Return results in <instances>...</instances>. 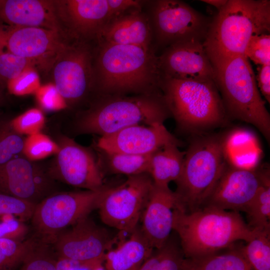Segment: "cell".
<instances>
[{"mask_svg": "<svg viewBox=\"0 0 270 270\" xmlns=\"http://www.w3.org/2000/svg\"><path fill=\"white\" fill-rule=\"evenodd\" d=\"M58 146L48 136L38 132L24 138L22 155L32 161L46 158L56 154Z\"/></svg>", "mask_w": 270, "mask_h": 270, "instance_id": "32", "label": "cell"}, {"mask_svg": "<svg viewBox=\"0 0 270 270\" xmlns=\"http://www.w3.org/2000/svg\"><path fill=\"white\" fill-rule=\"evenodd\" d=\"M171 143L179 146L182 144L164 124H137L100 136L96 147L110 153L146 155Z\"/></svg>", "mask_w": 270, "mask_h": 270, "instance_id": "17", "label": "cell"}, {"mask_svg": "<svg viewBox=\"0 0 270 270\" xmlns=\"http://www.w3.org/2000/svg\"><path fill=\"white\" fill-rule=\"evenodd\" d=\"M24 138L11 126L9 120H0V166L22 154Z\"/></svg>", "mask_w": 270, "mask_h": 270, "instance_id": "31", "label": "cell"}, {"mask_svg": "<svg viewBox=\"0 0 270 270\" xmlns=\"http://www.w3.org/2000/svg\"><path fill=\"white\" fill-rule=\"evenodd\" d=\"M110 21L123 15L128 10H139L140 2L134 0H107Z\"/></svg>", "mask_w": 270, "mask_h": 270, "instance_id": "40", "label": "cell"}, {"mask_svg": "<svg viewBox=\"0 0 270 270\" xmlns=\"http://www.w3.org/2000/svg\"><path fill=\"white\" fill-rule=\"evenodd\" d=\"M92 270H104V267H102V266H101Z\"/></svg>", "mask_w": 270, "mask_h": 270, "instance_id": "44", "label": "cell"}, {"mask_svg": "<svg viewBox=\"0 0 270 270\" xmlns=\"http://www.w3.org/2000/svg\"><path fill=\"white\" fill-rule=\"evenodd\" d=\"M152 19L158 42L169 46L184 41L203 42L212 20L177 0L156 1Z\"/></svg>", "mask_w": 270, "mask_h": 270, "instance_id": "12", "label": "cell"}, {"mask_svg": "<svg viewBox=\"0 0 270 270\" xmlns=\"http://www.w3.org/2000/svg\"><path fill=\"white\" fill-rule=\"evenodd\" d=\"M2 1V0H0V4L1 3Z\"/></svg>", "mask_w": 270, "mask_h": 270, "instance_id": "46", "label": "cell"}, {"mask_svg": "<svg viewBox=\"0 0 270 270\" xmlns=\"http://www.w3.org/2000/svg\"><path fill=\"white\" fill-rule=\"evenodd\" d=\"M200 1L215 6L218 11L226 4L228 0H202Z\"/></svg>", "mask_w": 270, "mask_h": 270, "instance_id": "43", "label": "cell"}, {"mask_svg": "<svg viewBox=\"0 0 270 270\" xmlns=\"http://www.w3.org/2000/svg\"><path fill=\"white\" fill-rule=\"evenodd\" d=\"M36 204L0 192V216H10L22 220L31 219Z\"/></svg>", "mask_w": 270, "mask_h": 270, "instance_id": "36", "label": "cell"}, {"mask_svg": "<svg viewBox=\"0 0 270 270\" xmlns=\"http://www.w3.org/2000/svg\"><path fill=\"white\" fill-rule=\"evenodd\" d=\"M176 204V194L169 186L154 184L140 218V229L154 249L160 248L170 237Z\"/></svg>", "mask_w": 270, "mask_h": 270, "instance_id": "19", "label": "cell"}, {"mask_svg": "<svg viewBox=\"0 0 270 270\" xmlns=\"http://www.w3.org/2000/svg\"><path fill=\"white\" fill-rule=\"evenodd\" d=\"M93 66L98 96L159 93L161 74L152 48L100 42Z\"/></svg>", "mask_w": 270, "mask_h": 270, "instance_id": "1", "label": "cell"}, {"mask_svg": "<svg viewBox=\"0 0 270 270\" xmlns=\"http://www.w3.org/2000/svg\"><path fill=\"white\" fill-rule=\"evenodd\" d=\"M8 120L16 132L28 136L40 132L45 123L42 112L36 108L30 109Z\"/></svg>", "mask_w": 270, "mask_h": 270, "instance_id": "33", "label": "cell"}, {"mask_svg": "<svg viewBox=\"0 0 270 270\" xmlns=\"http://www.w3.org/2000/svg\"><path fill=\"white\" fill-rule=\"evenodd\" d=\"M179 146L168 144L152 154L149 174L154 185L168 186L170 182H176L180 178L186 151H180Z\"/></svg>", "mask_w": 270, "mask_h": 270, "instance_id": "24", "label": "cell"}, {"mask_svg": "<svg viewBox=\"0 0 270 270\" xmlns=\"http://www.w3.org/2000/svg\"><path fill=\"white\" fill-rule=\"evenodd\" d=\"M38 64L35 62L2 50L0 45V79L6 82L17 77L24 70Z\"/></svg>", "mask_w": 270, "mask_h": 270, "instance_id": "34", "label": "cell"}, {"mask_svg": "<svg viewBox=\"0 0 270 270\" xmlns=\"http://www.w3.org/2000/svg\"><path fill=\"white\" fill-rule=\"evenodd\" d=\"M210 62L214 81L228 118L253 125L269 142L270 115L248 59L236 56Z\"/></svg>", "mask_w": 270, "mask_h": 270, "instance_id": "6", "label": "cell"}, {"mask_svg": "<svg viewBox=\"0 0 270 270\" xmlns=\"http://www.w3.org/2000/svg\"><path fill=\"white\" fill-rule=\"evenodd\" d=\"M97 158L101 170L106 174L128 176L149 174L151 154L133 155L110 153L96 148Z\"/></svg>", "mask_w": 270, "mask_h": 270, "instance_id": "26", "label": "cell"}, {"mask_svg": "<svg viewBox=\"0 0 270 270\" xmlns=\"http://www.w3.org/2000/svg\"><path fill=\"white\" fill-rule=\"evenodd\" d=\"M130 237L106 254L105 270H138L154 248L138 226Z\"/></svg>", "mask_w": 270, "mask_h": 270, "instance_id": "23", "label": "cell"}, {"mask_svg": "<svg viewBox=\"0 0 270 270\" xmlns=\"http://www.w3.org/2000/svg\"><path fill=\"white\" fill-rule=\"evenodd\" d=\"M97 36L100 42L151 48L152 30L147 16L136 10L110 21Z\"/></svg>", "mask_w": 270, "mask_h": 270, "instance_id": "22", "label": "cell"}, {"mask_svg": "<svg viewBox=\"0 0 270 270\" xmlns=\"http://www.w3.org/2000/svg\"><path fill=\"white\" fill-rule=\"evenodd\" d=\"M225 146V138L220 134L200 136L192 140L176 182L178 208L190 212L204 206L228 165Z\"/></svg>", "mask_w": 270, "mask_h": 270, "instance_id": "7", "label": "cell"}, {"mask_svg": "<svg viewBox=\"0 0 270 270\" xmlns=\"http://www.w3.org/2000/svg\"><path fill=\"white\" fill-rule=\"evenodd\" d=\"M54 180L48 169L23 155L0 166V192L36 204L55 192Z\"/></svg>", "mask_w": 270, "mask_h": 270, "instance_id": "14", "label": "cell"}, {"mask_svg": "<svg viewBox=\"0 0 270 270\" xmlns=\"http://www.w3.org/2000/svg\"><path fill=\"white\" fill-rule=\"evenodd\" d=\"M106 186L98 191L55 192L37 204L31 219L42 242H54L64 229L88 216L98 208Z\"/></svg>", "mask_w": 270, "mask_h": 270, "instance_id": "8", "label": "cell"}, {"mask_svg": "<svg viewBox=\"0 0 270 270\" xmlns=\"http://www.w3.org/2000/svg\"><path fill=\"white\" fill-rule=\"evenodd\" d=\"M1 98H2V94L0 90V100L1 99Z\"/></svg>", "mask_w": 270, "mask_h": 270, "instance_id": "45", "label": "cell"}, {"mask_svg": "<svg viewBox=\"0 0 270 270\" xmlns=\"http://www.w3.org/2000/svg\"><path fill=\"white\" fill-rule=\"evenodd\" d=\"M46 248L42 243H36L20 270H58L57 260L50 254Z\"/></svg>", "mask_w": 270, "mask_h": 270, "instance_id": "38", "label": "cell"}, {"mask_svg": "<svg viewBox=\"0 0 270 270\" xmlns=\"http://www.w3.org/2000/svg\"><path fill=\"white\" fill-rule=\"evenodd\" d=\"M268 183V170L228 165L203 206L244 212L259 189Z\"/></svg>", "mask_w": 270, "mask_h": 270, "instance_id": "13", "label": "cell"}, {"mask_svg": "<svg viewBox=\"0 0 270 270\" xmlns=\"http://www.w3.org/2000/svg\"><path fill=\"white\" fill-rule=\"evenodd\" d=\"M252 230L242 252L253 270H270V230Z\"/></svg>", "mask_w": 270, "mask_h": 270, "instance_id": "28", "label": "cell"}, {"mask_svg": "<svg viewBox=\"0 0 270 270\" xmlns=\"http://www.w3.org/2000/svg\"><path fill=\"white\" fill-rule=\"evenodd\" d=\"M270 32V0H228L212 18L203 46L210 61L244 56L252 37Z\"/></svg>", "mask_w": 270, "mask_h": 270, "instance_id": "4", "label": "cell"}, {"mask_svg": "<svg viewBox=\"0 0 270 270\" xmlns=\"http://www.w3.org/2000/svg\"><path fill=\"white\" fill-rule=\"evenodd\" d=\"M158 60L162 78L214 80L213 67L202 42L190 40L172 44Z\"/></svg>", "mask_w": 270, "mask_h": 270, "instance_id": "16", "label": "cell"}, {"mask_svg": "<svg viewBox=\"0 0 270 270\" xmlns=\"http://www.w3.org/2000/svg\"><path fill=\"white\" fill-rule=\"evenodd\" d=\"M72 226L54 241L59 258L76 263L80 268L88 270L102 266L116 238H112L88 216Z\"/></svg>", "mask_w": 270, "mask_h": 270, "instance_id": "10", "label": "cell"}, {"mask_svg": "<svg viewBox=\"0 0 270 270\" xmlns=\"http://www.w3.org/2000/svg\"><path fill=\"white\" fill-rule=\"evenodd\" d=\"M172 230L178 236L184 258H195L228 249L254 234L240 212L204 206L192 212L176 206Z\"/></svg>", "mask_w": 270, "mask_h": 270, "instance_id": "2", "label": "cell"}, {"mask_svg": "<svg viewBox=\"0 0 270 270\" xmlns=\"http://www.w3.org/2000/svg\"><path fill=\"white\" fill-rule=\"evenodd\" d=\"M34 94L38 105L45 110H60L67 106L65 100L54 83L41 85Z\"/></svg>", "mask_w": 270, "mask_h": 270, "instance_id": "39", "label": "cell"}, {"mask_svg": "<svg viewBox=\"0 0 270 270\" xmlns=\"http://www.w3.org/2000/svg\"><path fill=\"white\" fill-rule=\"evenodd\" d=\"M0 20L12 27H36L60 32L54 1L2 0L0 4Z\"/></svg>", "mask_w": 270, "mask_h": 270, "instance_id": "21", "label": "cell"}, {"mask_svg": "<svg viewBox=\"0 0 270 270\" xmlns=\"http://www.w3.org/2000/svg\"><path fill=\"white\" fill-rule=\"evenodd\" d=\"M54 84L66 104L82 100L93 88L91 54L84 45L66 46L54 61Z\"/></svg>", "mask_w": 270, "mask_h": 270, "instance_id": "15", "label": "cell"}, {"mask_svg": "<svg viewBox=\"0 0 270 270\" xmlns=\"http://www.w3.org/2000/svg\"><path fill=\"white\" fill-rule=\"evenodd\" d=\"M54 2L58 17L78 34L85 36H97L110 21L107 0Z\"/></svg>", "mask_w": 270, "mask_h": 270, "instance_id": "20", "label": "cell"}, {"mask_svg": "<svg viewBox=\"0 0 270 270\" xmlns=\"http://www.w3.org/2000/svg\"><path fill=\"white\" fill-rule=\"evenodd\" d=\"M148 173L128 176L122 184L104 189L98 208L102 221L120 232L130 233L137 226L153 186Z\"/></svg>", "mask_w": 270, "mask_h": 270, "instance_id": "9", "label": "cell"}, {"mask_svg": "<svg viewBox=\"0 0 270 270\" xmlns=\"http://www.w3.org/2000/svg\"><path fill=\"white\" fill-rule=\"evenodd\" d=\"M79 266L74 262L59 258L57 260L58 270H77Z\"/></svg>", "mask_w": 270, "mask_h": 270, "instance_id": "42", "label": "cell"}, {"mask_svg": "<svg viewBox=\"0 0 270 270\" xmlns=\"http://www.w3.org/2000/svg\"><path fill=\"white\" fill-rule=\"evenodd\" d=\"M36 242L29 240L0 238V270H15L34 247Z\"/></svg>", "mask_w": 270, "mask_h": 270, "instance_id": "30", "label": "cell"}, {"mask_svg": "<svg viewBox=\"0 0 270 270\" xmlns=\"http://www.w3.org/2000/svg\"><path fill=\"white\" fill-rule=\"evenodd\" d=\"M258 87L266 100L270 102V64L260 66L258 68L256 76Z\"/></svg>", "mask_w": 270, "mask_h": 270, "instance_id": "41", "label": "cell"}, {"mask_svg": "<svg viewBox=\"0 0 270 270\" xmlns=\"http://www.w3.org/2000/svg\"><path fill=\"white\" fill-rule=\"evenodd\" d=\"M6 85L10 94L18 96L35 94L41 86L34 67L28 68L17 77L7 81Z\"/></svg>", "mask_w": 270, "mask_h": 270, "instance_id": "35", "label": "cell"}, {"mask_svg": "<svg viewBox=\"0 0 270 270\" xmlns=\"http://www.w3.org/2000/svg\"><path fill=\"white\" fill-rule=\"evenodd\" d=\"M183 270H253L242 252L241 246L195 258H184Z\"/></svg>", "mask_w": 270, "mask_h": 270, "instance_id": "25", "label": "cell"}, {"mask_svg": "<svg viewBox=\"0 0 270 270\" xmlns=\"http://www.w3.org/2000/svg\"><path fill=\"white\" fill-rule=\"evenodd\" d=\"M160 89L180 132L199 134L228 122L222 98L214 80L162 77Z\"/></svg>", "mask_w": 270, "mask_h": 270, "instance_id": "5", "label": "cell"}, {"mask_svg": "<svg viewBox=\"0 0 270 270\" xmlns=\"http://www.w3.org/2000/svg\"><path fill=\"white\" fill-rule=\"evenodd\" d=\"M244 212L251 230H270V183L259 189Z\"/></svg>", "mask_w": 270, "mask_h": 270, "instance_id": "29", "label": "cell"}, {"mask_svg": "<svg viewBox=\"0 0 270 270\" xmlns=\"http://www.w3.org/2000/svg\"><path fill=\"white\" fill-rule=\"evenodd\" d=\"M244 56L260 66L270 64V35L262 34L255 35L249 40Z\"/></svg>", "mask_w": 270, "mask_h": 270, "instance_id": "37", "label": "cell"}, {"mask_svg": "<svg viewBox=\"0 0 270 270\" xmlns=\"http://www.w3.org/2000/svg\"><path fill=\"white\" fill-rule=\"evenodd\" d=\"M0 45L14 54L43 64L54 58L66 46L58 32L36 27H12L7 32L0 28Z\"/></svg>", "mask_w": 270, "mask_h": 270, "instance_id": "18", "label": "cell"}, {"mask_svg": "<svg viewBox=\"0 0 270 270\" xmlns=\"http://www.w3.org/2000/svg\"><path fill=\"white\" fill-rule=\"evenodd\" d=\"M170 116L161 92L102 96L76 114L72 129L76 134L102 136L134 125L164 124Z\"/></svg>", "mask_w": 270, "mask_h": 270, "instance_id": "3", "label": "cell"}, {"mask_svg": "<svg viewBox=\"0 0 270 270\" xmlns=\"http://www.w3.org/2000/svg\"><path fill=\"white\" fill-rule=\"evenodd\" d=\"M58 138V152L48 168L52 178L88 190L102 189L104 176L94 152L66 136Z\"/></svg>", "mask_w": 270, "mask_h": 270, "instance_id": "11", "label": "cell"}, {"mask_svg": "<svg viewBox=\"0 0 270 270\" xmlns=\"http://www.w3.org/2000/svg\"><path fill=\"white\" fill-rule=\"evenodd\" d=\"M184 258L179 240L170 236L162 246L154 250L138 270H183Z\"/></svg>", "mask_w": 270, "mask_h": 270, "instance_id": "27", "label": "cell"}]
</instances>
